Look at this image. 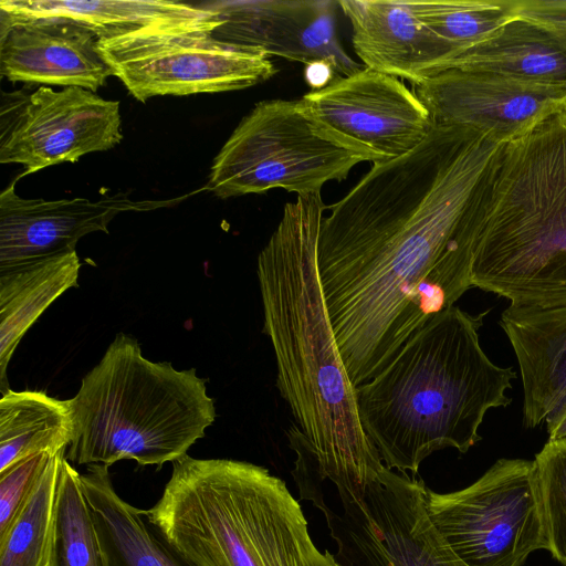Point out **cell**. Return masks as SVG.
I'll return each mask as SVG.
<instances>
[{"label": "cell", "mask_w": 566, "mask_h": 566, "mask_svg": "<svg viewBox=\"0 0 566 566\" xmlns=\"http://www.w3.org/2000/svg\"><path fill=\"white\" fill-rule=\"evenodd\" d=\"M504 143L434 125L400 157L370 170L322 218L317 271L334 336L354 387L391 361L396 322L443 253Z\"/></svg>", "instance_id": "1"}, {"label": "cell", "mask_w": 566, "mask_h": 566, "mask_svg": "<svg viewBox=\"0 0 566 566\" xmlns=\"http://www.w3.org/2000/svg\"><path fill=\"white\" fill-rule=\"evenodd\" d=\"M325 209L321 193L285 203L260 251L263 333L274 353L276 387L297 424L289 436L301 497L313 501L329 481L338 499L361 501L386 467L361 426L318 277Z\"/></svg>", "instance_id": "2"}, {"label": "cell", "mask_w": 566, "mask_h": 566, "mask_svg": "<svg viewBox=\"0 0 566 566\" xmlns=\"http://www.w3.org/2000/svg\"><path fill=\"white\" fill-rule=\"evenodd\" d=\"M488 313L453 305L434 315L356 387L361 426L387 469L415 475L436 451L468 452L486 412L511 403L516 373L495 365L480 344Z\"/></svg>", "instance_id": "3"}, {"label": "cell", "mask_w": 566, "mask_h": 566, "mask_svg": "<svg viewBox=\"0 0 566 566\" xmlns=\"http://www.w3.org/2000/svg\"><path fill=\"white\" fill-rule=\"evenodd\" d=\"M565 105L500 147L463 212L473 287L510 303L566 304Z\"/></svg>", "instance_id": "4"}, {"label": "cell", "mask_w": 566, "mask_h": 566, "mask_svg": "<svg viewBox=\"0 0 566 566\" xmlns=\"http://www.w3.org/2000/svg\"><path fill=\"white\" fill-rule=\"evenodd\" d=\"M143 514L190 566H337L285 482L250 462L186 454Z\"/></svg>", "instance_id": "5"}, {"label": "cell", "mask_w": 566, "mask_h": 566, "mask_svg": "<svg viewBox=\"0 0 566 566\" xmlns=\"http://www.w3.org/2000/svg\"><path fill=\"white\" fill-rule=\"evenodd\" d=\"M75 464L135 460L161 467L187 454L216 419L213 399L196 369L145 358L137 340L116 335L69 399Z\"/></svg>", "instance_id": "6"}, {"label": "cell", "mask_w": 566, "mask_h": 566, "mask_svg": "<svg viewBox=\"0 0 566 566\" xmlns=\"http://www.w3.org/2000/svg\"><path fill=\"white\" fill-rule=\"evenodd\" d=\"M385 161L325 124L303 99L259 102L238 124L212 163L207 188L226 199L282 188L321 193L358 164Z\"/></svg>", "instance_id": "7"}, {"label": "cell", "mask_w": 566, "mask_h": 566, "mask_svg": "<svg viewBox=\"0 0 566 566\" xmlns=\"http://www.w3.org/2000/svg\"><path fill=\"white\" fill-rule=\"evenodd\" d=\"M213 29L151 24L98 39V50L137 101L244 90L271 78L276 67L263 50L218 40Z\"/></svg>", "instance_id": "8"}, {"label": "cell", "mask_w": 566, "mask_h": 566, "mask_svg": "<svg viewBox=\"0 0 566 566\" xmlns=\"http://www.w3.org/2000/svg\"><path fill=\"white\" fill-rule=\"evenodd\" d=\"M428 514L468 566H522L546 537L534 461L499 459L469 486L427 489Z\"/></svg>", "instance_id": "9"}, {"label": "cell", "mask_w": 566, "mask_h": 566, "mask_svg": "<svg viewBox=\"0 0 566 566\" xmlns=\"http://www.w3.org/2000/svg\"><path fill=\"white\" fill-rule=\"evenodd\" d=\"M427 489L408 472L385 468L361 501L317 507L342 566H468L450 548L427 510Z\"/></svg>", "instance_id": "10"}, {"label": "cell", "mask_w": 566, "mask_h": 566, "mask_svg": "<svg viewBox=\"0 0 566 566\" xmlns=\"http://www.w3.org/2000/svg\"><path fill=\"white\" fill-rule=\"evenodd\" d=\"M119 102L69 86H40L1 93L0 163L21 164L24 175L120 143Z\"/></svg>", "instance_id": "11"}, {"label": "cell", "mask_w": 566, "mask_h": 566, "mask_svg": "<svg viewBox=\"0 0 566 566\" xmlns=\"http://www.w3.org/2000/svg\"><path fill=\"white\" fill-rule=\"evenodd\" d=\"M434 125L515 139L566 104V82L528 81L490 72L449 69L413 84Z\"/></svg>", "instance_id": "12"}, {"label": "cell", "mask_w": 566, "mask_h": 566, "mask_svg": "<svg viewBox=\"0 0 566 566\" xmlns=\"http://www.w3.org/2000/svg\"><path fill=\"white\" fill-rule=\"evenodd\" d=\"M302 98L331 128L385 161L415 149L434 127L428 109L400 78L368 67L336 76Z\"/></svg>", "instance_id": "13"}, {"label": "cell", "mask_w": 566, "mask_h": 566, "mask_svg": "<svg viewBox=\"0 0 566 566\" xmlns=\"http://www.w3.org/2000/svg\"><path fill=\"white\" fill-rule=\"evenodd\" d=\"M208 6L222 20L212 31L218 40L305 65L325 63L338 76L365 67L347 54L338 39V1L242 0Z\"/></svg>", "instance_id": "14"}, {"label": "cell", "mask_w": 566, "mask_h": 566, "mask_svg": "<svg viewBox=\"0 0 566 566\" xmlns=\"http://www.w3.org/2000/svg\"><path fill=\"white\" fill-rule=\"evenodd\" d=\"M0 195V269L75 251L77 241L92 232H108L109 222L127 211L171 207L188 196L165 200H132L127 193L86 198L24 199L14 185Z\"/></svg>", "instance_id": "15"}, {"label": "cell", "mask_w": 566, "mask_h": 566, "mask_svg": "<svg viewBox=\"0 0 566 566\" xmlns=\"http://www.w3.org/2000/svg\"><path fill=\"white\" fill-rule=\"evenodd\" d=\"M0 74L29 85L96 92L113 76L97 35L63 18L18 19L0 13Z\"/></svg>", "instance_id": "16"}, {"label": "cell", "mask_w": 566, "mask_h": 566, "mask_svg": "<svg viewBox=\"0 0 566 566\" xmlns=\"http://www.w3.org/2000/svg\"><path fill=\"white\" fill-rule=\"evenodd\" d=\"M352 42L365 67L413 84L437 73L453 52L416 14L408 0H339Z\"/></svg>", "instance_id": "17"}, {"label": "cell", "mask_w": 566, "mask_h": 566, "mask_svg": "<svg viewBox=\"0 0 566 566\" xmlns=\"http://www.w3.org/2000/svg\"><path fill=\"white\" fill-rule=\"evenodd\" d=\"M500 326L520 367L523 424L533 429L566 396V304L510 303Z\"/></svg>", "instance_id": "18"}, {"label": "cell", "mask_w": 566, "mask_h": 566, "mask_svg": "<svg viewBox=\"0 0 566 566\" xmlns=\"http://www.w3.org/2000/svg\"><path fill=\"white\" fill-rule=\"evenodd\" d=\"M0 13L18 19L63 18L111 38L151 24H190L216 29L222 23L208 4L153 0H1Z\"/></svg>", "instance_id": "19"}, {"label": "cell", "mask_w": 566, "mask_h": 566, "mask_svg": "<svg viewBox=\"0 0 566 566\" xmlns=\"http://www.w3.org/2000/svg\"><path fill=\"white\" fill-rule=\"evenodd\" d=\"M76 252L0 269V388L9 390L7 368L23 335L66 290L77 286Z\"/></svg>", "instance_id": "20"}, {"label": "cell", "mask_w": 566, "mask_h": 566, "mask_svg": "<svg viewBox=\"0 0 566 566\" xmlns=\"http://www.w3.org/2000/svg\"><path fill=\"white\" fill-rule=\"evenodd\" d=\"M449 69L564 83L566 52L542 27L513 14L491 34L444 62L438 72Z\"/></svg>", "instance_id": "21"}, {"label": "cell", "mask_w": 566, "mask_h": 566, "mask_svg": "<svg viewBox=\"0 0 566 566\" xmlns=\"http://www.w3.org/2000/svg\"><path fill=\"white\" fill-rule=\"evenodd\" d=\"M81 481L111 566H190L117 494L108 467L88 465Z\"/></svg>", "instance_id": "22"}, {"label": "cell", "mask_w": 566, "mask_h": 566, "mask_svg": "<svg viewBox=\"0 0 566 566\" xmlns=\"http://www.w3.org/2000/svg\"><path fill=\"white\" fill-rule=\"evenodd\" d=\"M72 434L67 400L43 391L7 390L0 399V472L35 453L66 450Z\"/></svg>", "instance_id": "23"}, {"label": "cell", "mask_w": 566, "mask_h": 566, "mask_svg": "<svg viewBox=\"0 0 566 566\" xmlns=\"http://www.w3.org/2000/svg\"><path fill=\"white\" fill-rule=\"evenodd\" d=\"M49 566H111L99 538L81 473L63 458L56 490Z\"/></svg>", "instance_id": "24"}, {"label": "cell", "mask_w": 566, "mask_h": 566, "mask_svg": "<svg viewBox=\"0 0 566 566\" xmlns=\"http://www.w3.org/2000/svg\"><path fill=\"white\" fill-rule=\"evenodd\" d=\"M65 450L54 453L25 505L0 536V566H49L52 553L56 490Z\"/></svg>", "instance_id": "25"}, {"label": "cell", "mask_w": 566, "mask_h": 566, "mask_svg": "<svg viewBox=\"0 0 566 566\" xmlns=\"http://www.w3.org/2000/svg\"><path fill=\"white\" fill-rule=\"evenodd\" d=\"M412 7L418 18L452 50V56L491 34L514 14L513 0L412 1Z\"/></svg>", "instance_id": "26"}, {"label": "cell", "mask_w": 566, "mask_h": 566, "mask_svg": "<svg viewBox=\"0 0 566 566\" xmlns=\"http://www.w3.org/2000/svg\"><path fill=\"white\" fill-rule=\"evenodd\" d=\"M533 461L546 549L566 566V439L548 440Z\"/></svg>", "instance_id": "27"}, {"label": "cell", "mask_w": 566, "mask_h": 566, "mask_svg": "<svg viewBox=\"0 0 566 566\" xmlns=\"http://www.w3.org/2000/svg\"><path fill=\"white\" fill-rule=\"evenodd\" d=\"M54 453H35L0 472V536L9 530L25 505Z\"/></svg>", "instance_id": "28"}, {"label": "cell", "mask_w": 566, "mask_h": 566, "mask_svg": "<svg viewBox=\"0 0 566 566\" xmlns=\"http://www.w3.org/2000/svg\"><path fill=\"white\" fill-rule=\"evenodd\" d=\"M513 13L542 27L566 52V0H513Z\"/></svg>", "instance_id": "29"}, {"label": "cell", "mask_w": 566, "mask_h": 566, "mask_svg": "<svg viewBox=\"0 0 566 566\" xmlns=\"http://www.w3.org/2000/svg\"><path fill=\"white\" fill-rule=\"evenodd\" d=\"M545 422L548 440L553 441L566 439V396L546 418Z\"/></svg>", "instance_id": "30"}, {"label": "cell", "mask_w": 566, "mask_h": 566, "mask_svg": "<svg viewBox=\"0 0 566 566\" xmlns=\"http://www.w3.org/2000/svg\"><path fill=\"white\" fill-rule=\"evenodd\" d=\"M336 76L333 69L325 63H314L306 65L305 77L313 90L326 86Z\"/></svg>", "instance_id": "31"}, {"label": "cell", "mask_w": 566, "mask_h": 566, "mask_svg": "<svg viewBox=\"0 0 566 566\" xmlns=\"http://www.w3.org/2000/svg\"><path fill=\"white\" fill-rule=\"evenodd\" d=\"M336 562H337V560H336ZM337 566H342V565L337 563Z\"/></svg>", "instance_id": "32"}, {"label": "cell", "mask_w": 566, "mask_h": 566, "mask_svg": "<svg viewBox=\"0 0 566 566\" xmlns=\"http://www.w3.org/2000/svg\"><path fill=\"white\" fill-rule=\"evenodd\" d=\"M565 111H566V105H565Z\"/></svg>", "instance_id": "33"}]
</instances>
